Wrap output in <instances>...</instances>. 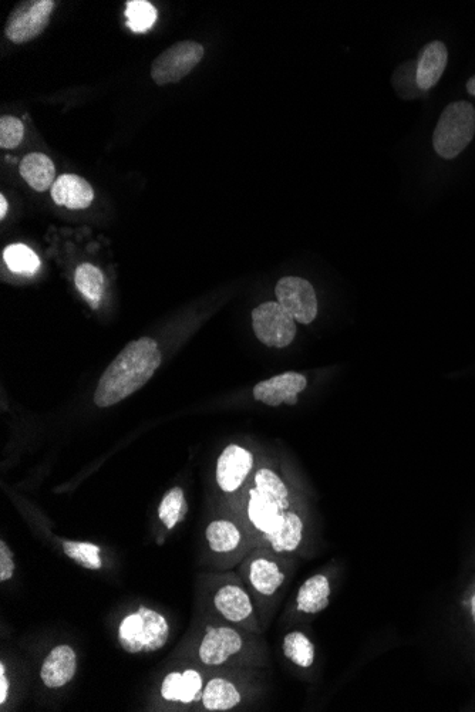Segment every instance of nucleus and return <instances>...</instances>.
Segmentation results:
<instances>
[{
  "label": "nucleus",
  "mask_w": 475,
  "mask_h": 712,
  "mask_svg": "<svg viewBox=\"0 0 475 712\" xmlns=\"http://www.w3.org/2000/svg\"><path fill=\"white\" fill-rule=\"evenodd\" d=\"M291 492L271 468H259L247 499V528L256 546L295 556L306 545L305 518L292 509Z\"/></svg>",
  "instance_id": "f257e3e1"
},
{
  "label": "nucleus",
  "mask_w": 475,
  "mask_h": 712,
  "mask_svg": "<svg viewBox=\"0 0 475 712\" xmlns=\"http://www.w3.org/2000/svg\"><path fill=\"white\" fill-rule=\"evenodd\" d=\"M181 657L205 670L269 667L264 634L251 633L207 613L191 639L178 651Z\"/></svg>",
  "instance_id": "f03ea898"
},
{
  "label": "nucleus",
  "mask_w": 475,
  "mask_h": 712,
  "mask_svg": "<svg viewBox=\"0 0 475 712\" xmlns=\"http://www.w3.org/2000/svg\"><path fill=\"white\" fill-rule=\"evenodd\" d=\"M161 361L163 356L151 337L128 343L100 377L94 391V404L109 408L133 396L151 380Z\"/></svg>",
  "instance_id": "7ed1b4c3"
},
{
  "label": "nucleus",
  "mask_w": 475,
  "mask_h": 712,
  "mask_svg": "<svg viewBox=\"0 0 475 712\" xmlns=\"http://www.w3.org/2000/svg\"><path fill=\"white\" fill-rule=\"evenodd\" d=\"M293 558L295 556L281 555L265 546H256L238 565L237 573L254 597L264 631L272 600L284 589L291 576Z\"/></svg>",
  "instance_id": "20e7f679"
},
{
  "label": "nucleus",
  "mask_w": 475,
  "mask_h": 712,
  "mask_svg": "<svg viewBox=\"0 0 475 712\" xmlns=\"http://www.w3.org/2000/svg\"><path fill=\"white\" fill-rule=\"evenodd\" d=\"M208 613L251 633L264 634L254 597L238 573L212 577L208 586Z\"/></svg>",
  "instance_id": "39448f33"
},
{
  "label": "nucleus",
  "mask_w": 475,
  "mask_h": 712,
  "mask_svg": "<svg viewBox=\"0 0 475 712\" xmlns=\"http://www.w3.org/2000/svg\"><path fill=\"white\" fill-rule=\"evenodd\" d=\"M258 668L212 670L202 691L200 708L210 712L237 710L259 693Z\"/></svg>",
  "instance_id": "423d86ee"
},
{
  "label": "nucleus",
  "mask_w": 475,
  "mask_h": 712,
  "mask_svg": "<svg viewBox=\"0 0 475 712\" xmlns=\"http://www.w3.org/2000/svg\"><path fill=\"white\" fill-rule=\"evenodd\" d=\"M171 637V627L163 614L148 606L123 617L117 630L121 649L128 654H151L163 650Z\"/></svg>",
  "instance_id": "0eeeda50"
},
{
  "label": "nucleus",
  "mask_w": 475,
  "mask_h": 712,
  "mask_svg": "<svg viewBox=\"0 0 475 712\" xmlns=\"http://www.w3.org/2000/svg\"><path fill=\"white\" fill-rule=\"evenodd\" d=\"M475 136V109L467 101L446 107L433 134V147L440 157L453 160L463 153Z\"/></svg>",
  "instance_id": "6e6552de"
},
{
  "label": "nucleus",
  "mask_w": 475,
  "mask_h": 712,
  "mask_svg": "<svg viewBox=\"0 0 475 712\" xmlns=\"http://www.w3.org/2000/svg\"><path fill=\"white\" fill-rule=\"evenodd\" d=\"M205 541L220 569L239 565L255 548L247 526L228 518L211 521L205 529Z\"/></svg>",
  "instance_id": "1a4fd4ad"
},
{
  "label": "nucleus",
  "mask_w": 475,
  "mask_h": 712,
  "mask_svg": "<svg viewBox=\"0 0 475 712\" xmlns=\"http://www.w3.org/2000/svg\"><path fill=\"white\" fill-rule=\"evenodd\" d=\"M208 674L210 670L194 663L168 671L158 691L161 701L173 708H200Z\"/></svg>",
  "instance_id": "9d476101"
},
{
  "label": "nucleus",
  "mask_w": 475,
  "mask_h": 712,
  "mask_svg": "<svg viewBox=\"0 0 475 712\" xmlns=\"http://www.w3.org/2000/svg\"><path fill=\"white\" fill-rule=\"evenodd\" d=\"M204 53V47L192 40L175 43L151 64V79L157 86L181 82L200 64Z\"/></svg>",
  "instance_id": "9b49d317"
},
{
  "label": "nucleus",
  "mask_w": 475,
  "mask_h": 712,
  "mask_svg": "<svg viewBox=\"0 0 475 712\" xmlns=\"http://www.w3.org/2000/svg\"><path fill=\"white\" fill-rule=\"evenodd\" d=\"M56 5L53 0H28L18 3L6 20V37L15 45L32 42L45 32Z\"/></svg>",
  "instance_id": "f8f14e48"
},
{
  "label": "nucleus",
  "mask_w": 475,
  "mask_h": 712,
  "mask_svg": "<svg viewBox=\"0 0 475 712\" xmlns=\"http://www.w3.org/2000/svg\"><path fill=\"white\" fill-rule=\"evenodd\" d=\"M296 320L278 302H265L252 312V327L259 342L284 349L296 336Z\"/></svg>",
  "instance_id": "ddd939ff"
},
{
  "label": "nucleus",
  "mask_w": 475,
  "mask_h": 712,
  "mask_svg": "<svg viewBox=\"0 0 475 712\" xmlns=\"http://www.w3.org/2000/svg\"><path fill=\"white\" fill-rule=\"evenodd\" d=\"M276 299L298 323L311 325L318 316V299L308 280L286 276L276 283Z\"/></svg>",
  "instance_id": "4468645a"
},
{
  "label": "nucleus",
  "mask_w": 475,
  "mask_h": 712,
  "mask_svg": "<svg viewBox=\"0 0 475 712\" xmlns=\"http://www.w3.org/2000/svg\"><path fill=\"white\" fill-rule=\"evenodd\" d=\"M254 465L255 458L251 451L241 445H228L217 462L215 478L218 487L225 494H235L247 482Z\"/></svg>",
  "instance_id": "2eb2a0df"
},
{
  "label": "nucleus",
  "mask_w": 475,
  "mask_h": 712,
  "mask_svg": "<svg viewBox=\"0 0 475 712\" xmlns=\"http://www.w3.org/2000/svg\"><path fill=\"white\" fill-rule=\"evenodd\" d=\"M306 386H308V379L303 374L286 371L256 384L254 398L258 403L269 407H279L282 404L295 406L299 394L305 391Z\"/></svg>",
  "instance_id": "dca6fc26"
},
{
  "label": "nucleus",
  "mask_w": 475,
  "mask_h": 712,
  "mask_svg": "<svg viewBox=\"0 0 475 712\" xmlns=\"http://www.w3.org/2000/svg\"><path fill=\"white\" fill-rule=\"evenodd\" d=\"M77 673V654L69 644L52 649L40 668V680L50 690L66 687Z\"/></svg>",
  "instance_id": "f3484780"
},
{
  "label": "nucleus",
  "mask_w": 475,
  "mask_h": 712,
  "mask_svg": "<svg viewBox=\"0 0 475 712\" xmlns=\"http://www.w3.org/2000/svg\"><path fill=\"white\" fill-rule=\"evenodd\" d=\"M333 585L330 573H316L306 579L296 593L295 610L303 616H316L328 609Z\"/></svg>",
  "instance_id": "a211bd4d"
},
{
  "label": "nucleus",
  "mask_w": 475,
  "mask_h": 712,
  "mask_svg": "<svg viewBox=\"0 0 475 712\" xmlns=\"http://www.w3.org/2000/svg\"><path fill=\"white\" fill-rule=\"evenodd\" d=\"M50 194L55 204L67 209L89 208L94 199L92 185L76 174L60 175L53 184Z\"/></svg>",
  "instance_id": "6ab92c4d"
},
{
  "label": "nucleus",
  "mask_w": 475,
  "mask_h": 712,
  "mask_svg": "<svg viewBox=\"0 0 475 712\" xmlns=\"http://www.w3.org/2000/svg\"><path fill=\"white\" fill-rule=\"evenodd\" d=\"M447 62L448 50L440 40L431 42L424 47L416 64L417 87L423 91L433 89L443 76Z\"/></svg>",
  "instance_id": "aec40b11"
},
{
  "label": "nucleus",
  "mask_w": 475,
  "mask_h": 712,
  "mask_svg": "<svg viewBox=\"0 0 475 712\" xmlns=\"http://www.w3.org/2000/svg\"><path fill=\"white\" fill-rule=\"evenodd\" d=\"M20 177L28 182L29 187L37 192L52 190L55 184L56 167L55 163L42 153H30L20 161Z\"/></svg>",
  "instance_id": "412c9836"
},
{
  "label": "nucleus",
  "mask_w": 475,
  "mask_h": 712,
  "mask_svg": "<svg viewBox=\"0 0 475 712\" xmlns=\"http://www.w3.org/2000/svg\"><path fill=\"white\" fill-rule=\"evenodd\" d=\"M282 653L289 661L302 670H309L315 664L316 647L303 631H289L282 641Z\"/></svg>",
  "instance_id": "4be33fe9"
},
{
  "label": "nucleus",
  "mask_w": 475,
  "mask_h": 712,
  "mask_svg": "<svg viewBox=\"0 0 475 712\" xmlns=\"http://www.w3.org/2000/svg\"><path fill=\"white\" fill-rule=\"evenodd\" d=\"M74 283L92 309H99L104 295V275L92 263H82L74 272Z\"/></svg>",
  "instance_id": "5701e85b"
},
{
  "label": "nucleus",
  "mask_w": 475,
  "mask_h": 712,
  "mask_svg": "<svg viewBox=\"0 0 475 712\" xmlns=\"http://www.w3.org/2000/svg\"><path fill=\"white\" fill-rule=\"evenodd\" d=\"M64 555L72 559L76 565L87 570H101L104 568L101 558V548L92 542L63 541Z\"/></svg>",
  "instance_id": "b1692460"
},
{
  "label": "nucleus",
  "mask_w": 475,
  "mask_h": 712,
  "mask_svg": "<svg viewBox=\"0 0 475 712\" xmlns=\"http://www.w3.org/2000/svg\"><path fill=\"white\" fill-rule=\"evenodd\" d=\"M187 511L188 505L185 501L184 491L180 487H175L164 495L160 508H158V518L164 523L165 528L171 531L178 523L183 522Z\"/></svg>",
  "instance_id": "393cba45"
},
{
  "label": "nucleus",
  "mask_w": 475,
  "mask_h": 712,
  "mask_svg": "<svg viewBox=\"0 0 475 712\" xmlns=\"http://www.w3.org/2000/svg\"><path fill=\"white\" fill-rule=\"evenodd\" d=\"M3 261L10 271L20 275H33L40 268L39 256L23 244L8 246L3 251Z\"/></svg>",
  "instance_id": "a878e982"
},
{
  "label": "nucleus",
  "mask_w": 475,
  "mask_h": 712,
  "mask_svg": "<svg viewBox=\"0 0 475 712\" xmlns=\"http://www.w3.org/2000/svg\"><path fill=\"white\" fill-rule=\"evenodd\" d=\"M126 16L128 28L136 33H144L157 22V9L147 0H130L127 2Z\"/></svg>",
  "instance_id": "bb28decb"
},
{
  "label": "nucleus",
  "mask_w": 475,
  "mask_h": 712,
  "mask_svg": "<svg viewBox=\"0 0 475 712\" xmlns=\"http://www.w3.org/2000/svg\"><path fill=\"white\" fill-rule=\"evenodd\" d=\"M25 137V126L18 117L3 116L0 118V147L3 150H15L22 144Z\"/></svg>",
  "instance_id": "cd10ccee"
},
{
  "label": "nucleus",
  "mask_w": 475,
  "mask_h": 712,
  "mask_svg": "<svg viewBox=\"0 0 475 712\" xmlns=\"http://www.w3.org/2000/svg\"><path fill=\"white\" fill-rule=\"evenodd\" d=\"M16 563L8 543L0 541V582H9L15 575Z\"/></svg>",
  "instance_id": "c85d7f7f"
},
{
  "label": "nucleus",
  "mask_w": 475,
  "mask_h": 712,
  "mask_svg": "<svg viewBox=\"0 0 475 712\" xmlns=\"http://www.w3.org/2000/svg\"><path fill=\"white\" fill-rule=\"evenodd\" d=\"M10 693V681L8 674H6L5 663H0V705L5 707L9 700Z\"/></svg>",
  "instance_id": "c756f323"
},
{
  "label": "nucleus",
  "mask_w": 475,
  "mask_h": 712,
  "mask_svg": "<svg viewBox=\"0 0 475 712\" xmlns=\"http://www.w3.org/2000/svg\"><path fill=\"white\" fill-rule=\"evenodd\" d=\"M9 211V204L8 201H6L5 195H0V219H5L6 214H8Z\"/></svg>",
  "instance_id": "7c9ffc66"
},
{
  "label": "nucleus",
  "mask_w": 475,
  "mask_h": 712,
  "mask_svg": "<svg viewBox=\"0 0 475 712\" xmlns=\"http://www.w3.org/2000/svg\"><path fill=\"white\" fill-rule=\"evenodd\" d=\"M467 91L471 94V96L475 97V76L468 80Z\"/></svg>",
  "instance_id": "2f4dec72"
},
{
  "label": "nucleus",
  "mask_w": 475,
  "mask_h": 712,
  "mask_svg": "<svg viewBox=\"0 0 475 712\" xmlns=\"http://www.w3.org/2000/svg\"><path fill=\"white\" fill-rule=\"evenodd\" d=\"M471 614H473V620L475 623V593L473 599H471Z\"/></svg>",
  "instance_id": "473e14b6"
}]
</instances>
